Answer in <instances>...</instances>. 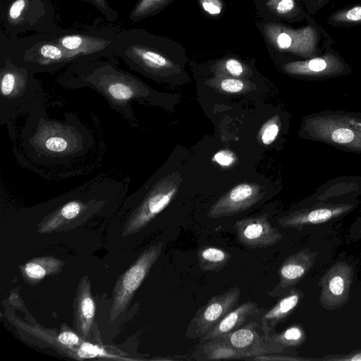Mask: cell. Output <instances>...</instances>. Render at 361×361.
I'll return each mask as SVG.
<instances>
[{"instance_id": "obj_1", "label": "cell", "mask_w": 361, "mask_h": 361, "mask_svg": "<svg viewBox=\"0 0 361 361\" xmlns=\"http://www.w3.org/2000/svg\"><path fill=\"white\" fill-rule=\"evenodd\" d=\"M118 65L116 56L77 62L63 68L56 81L66 88L88 87L94 90L112 109L134 125L137 120L133 102H150L154 93L140 78Z\"/></svg>"}, {"instance_id": "obj_2", "label": "cell", "mask_w": 361, "mask_h": 361, "mask_svg": "<svg viewBox=\"0 0 361 361\" xmlns=\"http://www.w3.org/2000/svg\"><path fill=\"white\" fill-rule=\"evenodd\" d=\"M20 135L25 153L33 161L47 165L73 160L93 145L90 130L73 114L65 121L48 117L45 106L29 114Z\"/></svg>"}, {"instance_id": "obj_3", "label": "cell", "mask_w": 361, "mask_h": 361, "mask_svg": "<svg viewBox=\"0 0 361 361\" xmlns=\"http://www.w3.org/2000/svg\"><path fill=\"white\" fill-rule=\"evenodd\" d=\"M0 56L9 59L33 74H52L77 63L75 58L52 40L47 32L23 37L2 32Z\"/></svg>"}, {"instance_id": "obj_4", "label": "cell", "mask_w": 361, "mask_h": 361, "mask_svg": "<svg viewBox=\"0 0 361 361\" xmlns=\"http://www.w3.org/2000/svg\"><path fill=\"white\" fill-rule=\"evenodd\" d=\"M42 84L35 74L0 56V124L8 127L16 118L44 106Z\"/></svg>"}, {"instance_id": "obj_5", "label": "cell", "mask_w": 361, "mask_h": 361, "mask_svg": "<svg viewBox=\"0 0 361 361\" xmlns=\"http://www.w3.org/2000/svg\"><path fill=\"white\" fill-rule=\"evenodd\" d=\"M300 137L361 154V113L322 110L303 117Z\"/></svg>"}, {"instance_id": "obj_6", "label": "cell", "mask_w": 361, "mask_h": 361, "mask_svg": "<svg viewBox=\"0 0 361 361\" xmlns=\"http://www.w3.org/2000/svg\"><path fill=\"white\" fill-rule=\"evenodd\" d=\"M180 177L169 174L147 183L128 199L134 203L124 224L123 236L140 231L171 203L178 192Z\"/></svg>"}, {"instance_id": "obj_7", "label": "cell", "mask_w": 361, "mask_h": 361, "mask_svg": "<svg viewBox=\"0 0 361 361\" xmlns=\"http://www.w3.org/2000/svg\"><path fill=\"white\" fill-rule=\"evenodd\" d=\"M49 37L73 55L77 62L114 56V36L110 30H77L54 28Z\"/></svg>"}, {"instance_id": "obj_8", "label": "cell", "mask_w": 361, "mask_h": 361, "mask_svg": "<svg viewBox=\"0 0 361 361\" xmlns=\"http://www.w3.org/2000/svg\"><path fill=\"white\" fill-rule=\"evenodd\" d=\"M53 13L50 0H8L1 20L6 34L17 36L27 30L39 33L56 28Z\"/></svg>"}, {"instance_id": "obj_9", "label": "cell", "mask_w": 361, "mask_h": 361, "mask_svg": "<svg viewBox=\"0 0 361 361\" xmlns=\"http://www.w3.org/2000/svg\"><path fill=\"white\" fill-rule=\"evenodd\" d=\"M358 199L345 201H313L305 199L298 206L278 219L283 228L301 231L305 226L319 225L339 220L353 212Z\"/></svg>"}, {"instance_id": "obj_10", "label": "cell", "mask_w": 361, "mask_h": 361, "mask_svg": "<svg viewBox=\"0 0 361 361\" xmlns=\"http://www.w3.org/2000/svg\"><path fill=\"white\" fill-rule=\"evenodd\" d=\"M162 249V243L148 247L118 279L112 293L109 322H114L126 310L136 290L160 257Z\"/></svg>"}, {"instance_id": "obj_11", "label": "cell", "mask_w": 361, "mask_h": 361, "mask_svg": "<svg viewBox=\"0 0 361 361\" xmlns=\"http://www.w3.org/2000/svg\"><path fill=\"white\" fill-rule=\"evenodd\" d=\"M241 290L237 286L212 296L200 307L187 326L185 337L200 339L208 333L231 310L238 306Z\"/></svg>"}, {"instance_id": "obj_12", "label": "cell", "mask_w": 361, "mask_h": 361, "mask_svg": "<svg viewBox=\"0 0 361 361\" xmlns=\"http://www.w3.org/2000/svg\"><path fill=\"white\" fill-rule=\"evenodd\" d=\"M354 271L347 262L339 261L333 264L320 279L319 302L327 310L343 306L348 300Z\"/></svg>"}, {"instance_id": "obj_13", "label": "cell", "mask_w": 361, "mask_h": 361, "mask_svg": "<svg viewBox=\"0 0 361 361\" xmlns=\"http://www.w3.org/2000/svg\"><path fill=\"white\" fill-rule=\"evenodd\" d=\"M264 192L262 187L256 183L238 184L214 203L207 216L214 219L244 212L262 199Z\"/></svg>"}, {"instance_id": "obj_14", "label": "cell", "mask_w": 361, "mask_h": 361, "mask_svg": "<svg viewBox=\"0 0 361 361\" xmlns=\"http://www.w3.org/2000/svg\"><path fill=\"white\" fill-rule=\"evenodd\" d=\"M238 242L251 249L274 246L282 239V234L273 226L267 214L238 220L234 224Z\"/></svg>"}, {"instance_id": "obj_15", "label": "cell", "mask_w": 361, "mask_h": 361, "mask_svg": "<svg viewBox=\"0 0 361 361\" xmlns=\"http://www.w3.org/2000/svg\"><path fill=\"white\" fill-rule=\"evenodd\" d=\"M317 252L305 248L286 257L278 270L279 281L269 292L272 297L281 296L300 281L313 267Z\"/></svg>"}, {"instance_id": "obj_16", "label": "cell", "mask_w": 361, "mask_h": 361, "mask_svg": "<svg viewBox=\"0 0 361 361\" xmlns=\"http://www.w3.org/2000/svg\"><path fill=\"white\" fill-rule=\"evenodd\" d=\"M286 73L311 80H324L348 73V67L333 55L314 57L305 61L289 62L283 65Z\"/></svg>"}, {"instance_id": "obj_17", "label": "cell", "mask_w": 361, "mask_h": 361, "mask_svg": "<svg viewBox=\"0 0 361 361\" xmlns=\"http://www.w3.org/2000/svg\"><path fill=\"white\" fill-rule=\"evenodd\" d=\"M258 326L257 322H250L243 326L219 337L223 338L233 348L245 353L248 360L259 355L281 353L286 350L280 346L264 341L263 336H261L256 330Z\"/></svg>"}, {"instance_id": "obj_18", "label": "cell", "mask_w": 361, "mask_h": 361, "mask_svg": "<svg viewBox=\"0 0 361 361\" xmlns=\"http://www.w3.org/2000/svg\"><path fill=\"white\" fill-rule=\"evenodd\" d=\"M263 30L268 41L276 48L301 55L310 54V30H295L275 23L265 25Z\"/></svg>"}, {"instance_id": "obj_19", "label": "cell", "mask_w": 361, "mask_h": 361, "mask_svg": "<svg viewBox=\"0 0 361 361\" xmlns=\"http://www.w3.org/2000/svg\"><path fill=\"white\" fill-rule=\"evenodd\" d=\"M361 195V176H342L319 185L307 199L313 201H345Z\"/></svg>"}, {"instance_id": "obj_20", "label": "cell", "mask_w": 361, "mask_h": 361, "mask_svg": "<svg viewBox=\"0 0 361 361\" xmlns=\"http://www.w3.org/2000/svg\"><path fill=\"white\" fill-rule=\"evenodd\" d=\"M73 307L74 326L78 334L85 339L90 333L96 311L87 276H84L78 283Z\"/></svg>"}, {"instance_id": "obj_21", "label": "cell", "mask_w": 361, "mask_h": 361, "mask_svg": "<svg viewBox=\"0 0 361 361\" xmlns=\"http://www.w3.org/2000/svg\"><path fill=\"white\" fill-rule=\"evenodd\" d=\"M305 293L300 289L292 288L262 317V330L264 335L275 331L279 323L289 317L303 298Z\"/></svg>"}, {"instance_id": "obj_22", "label": "cell", "mask_w": 361, "mask_h": 361, "mask_svg": "<svg viewBox=\"0 0 361 361\" xmlns=\"http://www.w3.org/2000/svg\"><path fill=\"white\" fill-rule=\"evenodd\" d=\"M259 312L260 308L255 302L247 301L238 305L200 338V343L214 339L241 327L249 318L258 315Z\"/></svg>"}, {"instance_id": "obj_23", "label": "cell", "mask_w": 361, "mask_h": 361, "mask_svg": "<svg viewBox=\"0 0 361 361\" xmlns=\"http://www.w3.org/2000/svg\"><path fill=\"white\" fill-rule=\"evenodd\" d=\"M63 267V261L52 256H43L19 265V270L26 283L35 285L47 276L59 274Z\"/></svg>"}, {"instance_id": "obj_24", "label": "cell", "mask_w": 361, "mask_h": 361, "mask_svg": "<svg viewBox=\"0 0 361 361\" xmlns=\"http://www.w3.org/2000/svg\"><path fill=\"white\" fill-rule=\"evenodd\" d=\"M192 356L197 360H247L248 358L245 353L233 348L221 337L200 342Z\"/></svg>"}, {"instance_id": "obj_25", "label": "cell", "mask_w": 361, "mask_h": 361, "mask_svg": "<svg viewBox=\"0 0 361 361\" xmlns=\"http://www.w3.org/2000/svg\"><path fill=\"white\" fill-rule=\"evenodd\" d=\"M197 257L202 271L219 272L231 260L232 255L218 247L204 245L199 249Z\"/></svg>"}, {"instance_id": "obj_26", "label": "cell", "mask_w": 361, "mask_h": 361, "mask_svg": "<svg viewBox=\"0 0 361 361\" xmlns=\"http://www.w3.org/2000/svg\"><path fill=\"white\" fill-rule=\"evenodd\" d=\"M264 341L286 350L301 346L306 341V332L300 324H293L283 331L263 335Z\"/></svg>"}, {"instance_id": "obj_27", "label": "cell", "mask_w": 361, "mask_h": 361, "mask_svg": "<svg viewBox=\"0 0 361 361\" xmlns=\"http://www.w3.org/2000/svg\"><path fill=\"white\" fill-rule=\"evenodd\" d=\"M168 0H139L129 14V20L135 23L143 19L164 6Z\"/></svg>"}, {"instance_id": "obj_28", "label": "cell", "mask_w": 361, "mask_h": 361, "mask_svg": "<svg viewBox=\"0 0 361 361\" xmlns=\"http://www.w3.org/2000/svg\"><path fill=\"white\" fill-rule=\"evenodd\" d=\"M281 130V118L276 115L267 122L261 129L260 138L263 144H271L278 137Z\"/></svg>"}, {"instance_id": "obj_29", "label": "cell", "mask_w": 361, "mask_h": 361, "mask_svg": "<svg viewBox=\"0 0 361 361\" xmlns=\"http://www.w3.org/2000/svg\"><path fill=\"white\" fill-rule=\"evenodd\" d=\"M217 72H226L232 77L238 78L245 72V66L235 59H228L216 64Z\"/></svg>"}, {"instance_id": "obj_30", "label": "cell", "mask_w": 361, "mask_h": 361, "mask_svg": "<svg viewBox=\"0 0 361 361\" xmlns=\"http://www.w3.org/2000/svg\"><path fill=\"white\" fill-rule=\"evenodd\" d=\"M285 352V351H284ZM281 353H272L264 355H259L252 357L250 360H259V361H280V360H312L314 359H309L295 354H283Z\"/></svg>"}, {"instance_id": "obj_31", "label": "cell", "mask_w": 361, "mask_h": 361, "mask_svg": "<svg viewBox=\"0 0 361 361\" xmlns=\"http://www.w3.org/2000/svg\"><path fill=\"white\" fill-rule=\"evenodd\" d=\"M220 88L228 93H238L243 90L245 87V82L238 78L224 77L220 78Z\"/></svg>"}, {"instance_id": "obj_32", "label": "cell", "mask_w": 361, "mask_h": 361, "mask_svg": "<svg viewBox=\"0 0 361 361\" xmlns=\"http://www.w3.org/2000/svg\"><path fill=\"white\" fill-rule=\"evenodd\" d=\"M334 19L338 22H361V6H356L336 14Z\"/></svg>"}, {"instance_id": "obj_33", "label": "cell", "mask_w": 361, "mask_h": 361, "mask_svg": "<svg viewBox=\"0 0 361 361\" xmlns=\"http://www.w3.org/2000/svg\"><path fill=\"white\" fill-rule=\"evenodd\" d=\"M95 6L99 12L109 21H113L118 18V13L112 8L107 0H85Z\"/></svg>"}, {"instance_id": "obj_34", "label": "cell", "mask_w": 361, "mask_h": 361, "mask_svg": "<svg viewBox=\"0 0 361 361\" xmlns=\"http://www.w3.org/2000/svg\"><path fill=\"white\" fill-rule=\"evenodd\" d=\"M267 5L276 13L285 15L293 9L295 2L294 0H269Z\"/></svg>"}, {"instance_id": "obj_35", "label": "cell", "mask_w": 361, "mask_h": 361, "mask_svg": "<svg viewBox=\"0 0 361 361\" xmlns=\"http://www.w3.org/2000/svg\"><path fill=\"white\" fill-rule=\"evenodd\" d=\"M319 360L329 361H361V349L343 355H328Z\"/></svg>"}, {"instance_id": "obj_36", "label": "cell", "mask_w": 361, "mask_h": 361, "mask_svg": "<svg viewBox=\"0 0 361 361\" xmlns=\"http://www.w3.org/2000/svg\"><path fill=\"white\" fill-rule=\"evenodd\" d=\"M213 159L223 166H229L235 161L233 154L228 150H221L214 156Z\"/></svg>"}, {"instance_id": "obj_37", "label": "cell", "mask_w": 361, "mask_h": 361, "mask_svg": "<svg viewBox=\"0 0 361 361\" xmlns=\"http://www.w3.org/2000/svg\"><path fill=\"white\" fill-rule=\"evenodd\" d=\"M204 10L211 15L219 14L222 10V3L220 0H200Z\"/></svg>"}, {"instance_id": "obj_38", "label": "cell", "mask_w": 361, "mask_h": 361, "mask_svg": "<svg viewBox=\"0 0 361 361\" xmlns=\"http://www.w3.org/2000/svg\"><path fill=\"white\" fill-rule=\"evenodd\" d=\"M353 227L357 228V231L361 233V216L359 217L356 222L353 224Z\"/></svg>"}]
</instances>
